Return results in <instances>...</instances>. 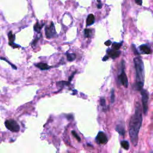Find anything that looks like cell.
Instances as JSON below:
<instances>
[{
    "label": "cell",
    "instance_id": "28",
    "mask_svg": "<svg viewBox=\"0 0 153 153\" xmlns=\"http://www.w3.org/2000/svg\"><path fill=\"white\" fill-rule=\"evenodd\" d=\"M74 74H75V72H74V73H73V74H72V75L70 76L69 79V81H71L72 79L73 78V76H74Z\"/></svg>",
    "mask_w": 153,
    "mask_h": 153
},
{
    "label": "cell",
    "instance_id": "7",
    "mask_svg": "<svg viewBox=\"0 0 153 153\" xmlns=\"http://www.w3.org/2000/svg\"><path fill=\"white\" fill-rule=\"evenodd\" d=\"M96 141L99 144H105L108 142V138L104 132H99L96 137Z\"/></svg>",
    "mask_w": 153,
    "mask_h": 153
},
{
    "label": "cell",
    "instance_id": "15",
    "mask_svg": "<svg viewBox=\"0 0 153 153\" xmlns=\"http://www.w3.org/2000/svg\"><path fill=\"white\" fill-rule=\"evenodd\" d=\"M123 44V42H121V43H113V44H112V48L114 49V50H118L120 47H121Z\"/></svg>",
    "mask_w": 153,
    "mask_h": 153
},
{
    "label": "cell",
    "instance_id": "24",
    "mask_svg": "<svg viewBox=\"0 0 153 153\" xmlns=\"http://www.w3.org/2000/svg\"><path fill=\"white\" fill-rule=\"evenodd\" d=\"M135 2L139 6L142 5V0H135Z\"/></svg>",
    "mask_w": 153,
    "mask_h": 153
},
{
    "label": "cell",
    "instance_id": "11",
    "mask_svg": "<svg viewBox=\"0 0 153 153\" xmlns=\"http://www.w3.org/2000/svg\"><path fill=\"white\" fill-rule=\"evenodd\" d=\"M95 16L93 14H90L88 18H87V20H86V26H90L92 25H93L95 23Z\"/></svg>",
    "mask_w": 153,
    "mask_h": 153
},
{
    "label": "cell",
    "instance_id": "2",
    "mask_svg": "<svg viewBox=\"0 0 153 153\" xmlns=\"http://www.w3.org/2000/svg\"><path fill=\"white\" fill-rule=\"evenodd\" d=\"M135 71H136V83L135 84V89L138 90L143 89L144 84V65L142 60L139 56H137L133 59Z\"/></svg>",
    "mask_w": 153,
    "mask_h": 153
},
{
    "label": "cell",
    "instance_id": "14",
    "mask_svg": "<svg viewBox=\"0 0 153 153\" xmlns=\"http://www.w3.org/2000/svg\"><path fill=\"white\" fill-rule=\"evenodd\" d=\"M66 57H67V60L69 62H72L76 58V54L74 53H66Z\"/></svg>",
    "mask_w": 153,
    "mask_h": 153
},
{
    "label": "cell",
    "instance_id": "5",
    "mask_svg": "<svg viewBox=\"0 0 153 153\" xmlns=\"http://www.w3.org/2000/svg\"><path fill=\"white\" fill-rule=\"evenodd\" d=\"M121 64H122V71H121V72L120 75L118 76V79H119L120 82L122 84V85L124 88H127L129 82H128L127 75H126V73H125V72L124 71V62L123 60L121 62Z\"/></svg>",
    "mask_w": 153,
    "mask_h": 153
},
{
    "label": "cell",
    "instance_id": "27",
    "mask_svg": "<svg viewBox=\"0 0 153 153\" xmlns=\"http://www.w3.org/2000/svg\"><path fill=\"white\" fill-rule=\"evenodd\" d=\"M98 8L99 9H101V8H102V4H101V3H99V4H98Z\"/></svg>",
    "mask_w": 153,
    "mask_h": 153
},
{
    "label": "cell",
    "instance_id": "8",
    "mask_svg": "<svg viewBox=\"0 0 153 153\" xmlns=\"http://www.w3.org/2000/svg\"><path fill=\"white\" fill-rule=\"evenodd\" d=\"M107 55L113 59H115L117 57H118L120 56V55L121 54L120 51L115 50H114L113 49H107Z\"/></svg>",
    "mask_w": 153,
    "mask_h": 153
},
{
    "label": "cell",
    "instance_id": "26",
    "mask_svg": "<svg viewBox=\"0 0 153 153\" xmlns=\"http://www.w3.org/2000/svg\"><path fill=\"white\" fill-rule=\"evenodd\" d=\"M108 59H109V56H108V55H106V56H104V57H103L102 60H103V61H106V60H107Z\"/></svg>",
    "mask_w": 153,
    "mask_h": 153
},
{
    "label": "cell",
    "instance_id": "20",
    "mask_svg": "<svg viewBox=\"0 0 153 153\" xmlns=\"http://www.w3.org/2000/svg\"><path fill=\"white\" fill-rule=\"evenodd\" d=\"M72 135L75 137V138L78 141H81V138H80V137L78 135V134L76 133L74 130H72Z\"/></svg>",
    "mask_w": 153,
    "mask_h": 153
},
{
    "label": "cell",
    "instance_id": "18",
    "mask_svg": "<svg viewBox=\"0 0 153 153\" xmlns=\"http://www.w3.org/2000/svg\"><path fill=\"white\" fill-rule=\"evenodd\" d=\"M92 30L90 29H85V37L86 38H89L91 36Z\"/></svg>",
    "mask_w": 153,
    "mask_h": 153
},
{
    "label": "cell",
    "instance_id": "10",
    "mask_svg": "<svg viewBox=\"0 0 153 153\" xmlns=\"http://www.w3.org/2000/svg\"><path fill=\"white\" fill-rule=\"evenodd\" d=\"M8 37H9V44H10V46H12V47H13L14 48L18 47L19 46H18V45L16 46L15 44H14V41H15V35L12 34V31H10V32H9Z\"/></svg>",
    "mask_w": 153,
    "mask_h": 153
},
{
    "label": "cell",
    "instance_id": "4",
    "mask_svg": "<svg viewBox=\"0 0 153 153\" xmlns=\"http://www.w3.org/2000/svg\"><path fill=\"white\" fill-rule=\"evenodd\" d=\"M5 125L7 129L13 132H18L20 130V127L19 124L16 121L13 120H6L5 122Z\"/></svg>",
    "mask_w": 153,
    "mask_h": 153
},
{
    "label": "cell",
    "instance_id": "9",
    "mask_svg": "<svg viewBox=\"0 0 153 153\" xmlns=\"http://www.w3.org/2000/svg\"><path fill=\"white\" fill-rule=\"evenodd\" d=\"M139 50L143 54H149L152 53L151 49L146 44H142L139 46Z\"/></svg>",
    "mask_w": 153,
    "mask_h": 153
},
{
    "label": "cell",
    "instance_id": "1",
    "mask_svg": "<svg viewBox=\"0 0 153 153\" xmlns=\"http://www.w3.org/2000/svg\"><path fill=\"white\" fill-rule=\"evenodd\" d=\"M141 106L139 102L136 104L135 111L134 114L131 117L129 123V136L130 140L134 146H136L138 142V135L142 126V115Z\"/></svg>",
    "mask_w": 153,
    "mask_h": 153
},
{
    "label": "cell",
    "instance_id": "25",
    "mask_svg": "<svg viewBox=\"0 0 153 153\" xmlns=\"http://www.w3.org/2000/svg\"><path fill=\"white\" fill-rule=\"evenodd\" d=\"M111 41L110 40H108L107 41L105 42V45L107 46H110L111 44Z\"/></svg>",
    "mask_w": 153,
    "mask_h": 153
},
{
    "label": "cell",
    "instance_id": "6",
    "mask_svg": "<svg viewBox=\"0 0 153 153\" xmlns=\"http://www.w3.org/2000/svg\"><path fill=\"white\" fill-rule=\"evenodd\" d=\"M45 32H46V37L49 39L53 38L56 35V31L55 29L54 25L53 22L51 23V24L49 26L46 27Z\"/></svg>",
    "mask_w": 153,
    "mask_h": 153
},
{
    "label": "cell",
    "instance_id": "21",
    "mask_svg": "<svg viewBox=\"0 0 153 153\" xmlns=\"http://www.w3.org/2000/svg\"><path fill=\"white\" fill-rule=\"evenodd\" d=\"M115 99V95H114V89H113L111 90V103H113L114 102Z\"/></svg>",
    "mask_w": 153,
    "mask_h": 153
},
{
    "label": "cell",
    "instance_id": "12",
    "mask_svg": "<svg viewBox=\"0 0 153 153\" xmlns=\"http://www.w3.org/2000/svg\"><path fill=\"white\" fill-rule=\"evenodd\" d=\"M35 66L40 68L41 70H47L50 68V66H49L47 64L44 63H39L35 65Z\"/></svg>",
    "mask_w": 153,
    "mask_h": 153
},
{
    "label": "cell",
    "instance_id": "3",
    "mask_svg": "<svg viewBox=\"0 0 153 153\" xmlns=\"http://www.w3.org/2000/svg\"><path fill=\"white\" fill-rule=\"evenodd\" d=\"M141 95H142V105L143 114L146 115L148 112V102L149 95L148 93L146 90H141Z\"/></svg>",
    "mask_w": 153,
    "mask_h": 153
},
{
    "label": "cell",
    "instance_id": "19",
    "mask_svg": "<svg viewBox=\"0 0 153 153\" xmlns=\"http://www.w3.org/2000/svg\"><path fill=\"white\" fill-rule=\"evenodd\" d=\"M132 49L133 52L134 53V54H135V55H137V56H139L140 54H139V53L138 52V51L137 50V49H136V47H135V46L134 44H132Z\"/></svg>",
    "mask_w": 153,
    "mask_h": 153
},
{
    "label": "cell",
    "instance_id": "22",
    "mask_svg": "<svg viewBox=\"0 0 153 153\" xmlns=\"http://www.w3.org/2000/svg\"><path fill=\"white\" fill-rule=\"evenodd\" d=\"M0 59H2V60H5V61H6V62H7L12 66V68H13V69H17V68H16V66H15V65H13V64H12L10 62H9L6 59H5V58H3V57H0Z\"/></svg>",
    "mask_w": 153,
    "mask_h": 153
},
{
    "label": "cell",
    "instance_id": "17",
    "mask_svg": "<svg viewBox=\"0 0 153 153\" xmlns=\"http://www.w3.org/2000/svg\"><path fill=\"white\" fill-rule=\"evenodd\" d=\"M121 145L122 146V148H123L124 149L126 150H128L129 149V143L128 141L127 140H123L121 142Z\"/></svg>",
    "mask_w": 153,
    "mask_h": 153
},
{
    "label": "cell",
    "instance_id": "16",
    "mask_svg": "<svg viewBox=\"0 0 153 153\" xmlns=\"http://www.w3.org/2000/svg\"><path fill=\"white\" fill-rule=\"evenodd\" d=\"M43 26H44V24L40 25V24L38 22H37L36 24L34 26V29L35 32H37L38 33H40V31H41V28Z\"/></svg>",
    "mask_w": 153,
    "mask_h": 153
},
{
    "label": "cell",
    "instance_id": "13",
    "mask_svg": "<svg viewBox=\"0 0 153 153\" xmlns=\"http://www.w3.org/2000/svg\"><path fill=\"white\" fill-rule=\"evenodd\" d=\"M116 130H117V132L120 135L124 136V135H125L126 131H125L124 127H123L122 126H120V125L117 126V127H116Z\"/></svg>",
    "mask_w": 153,
    "mask_h": 153
},
{
    "label": "cell",
    "instance_id": "23",
    "mask_svg": "<svg viewBox=\"0 0 153 153\" xmlns=\"http://www.w3.org/2000/svg\"><path fill=\"white\" fill-rule=\"evenodd\" d=\"M100 103H101V105L102 106V107H105V103H106V101H105V99L104 98H102L101 99V101H100Z\"/></svg>",
    "mask_w": 153,
    "mask_h": 153
}]
</instances>
